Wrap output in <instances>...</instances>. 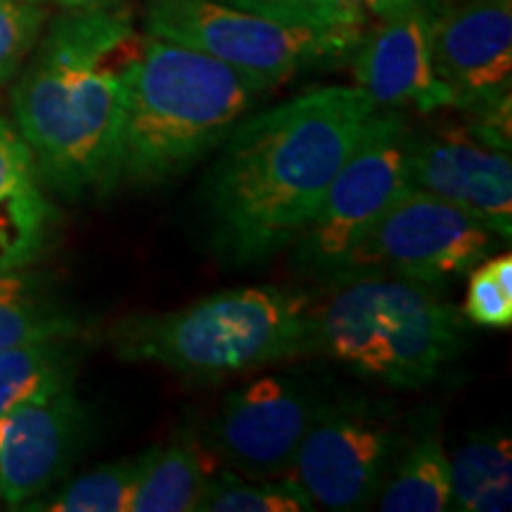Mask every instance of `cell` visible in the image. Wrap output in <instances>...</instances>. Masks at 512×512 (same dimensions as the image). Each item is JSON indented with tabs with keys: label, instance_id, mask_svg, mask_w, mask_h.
<instances>
[{
	"label": "cell",
	"instance_id": "2",
	"mask_svg": "<svg viewBox=\"0 0 512 512\" xmlns=\"http://www.w3.org/2000/svg\"><path fill=\"white\" fill-rule=\"evenodd\" d=\"M145 38L124 5L67 10L15 76V126L43 183L67 197L110 195L128 69Z\"/></svg>",
	"mask_w": 512,
	"mask_h": 512
},
{
	"label": "cell",
	"instance_id": "4",
	"mask_svg": "<svg viewBox=\"0 0 512 512\" xmlns=\"http://www.w3.org/2000/svg\"><path fill=\"white\" fill-rule=\"evenodd\" d=\"M311 304L309 354H325L389 387L432 382L463 351L465 318L432 285L387 273H337Z\"/></svg>",
	"mask_w": 512,
	"mask_h": 512
},
{
	"label": "cell",
	"instance_id": "17",
	"mask_svg": "<svg viewBox=\"0 0 512 512\" xmlns=\"http://www.w3.org/2000/svg\"><path fill=\"white\" fill-rule=\"evenodd\" d=\"M384 512H441L451 508V458L437 430L427 427L396 465L377 496Z\"/></svg>",
	"mask_w": 512,
	"mask_h": 512
},
{
	"label": "cell",
	"instance_id": "21",
	"mask_svg": "<svg viewBox=\"0 0 512 512\" xmlns=\"http://www.w3.org/2000/svg\"><path fill=\"white\" fill-rule=\"evenodd\" d=\"M147 453V451H145ZM145 453L136 458L117 460L86 472L67 484L48 503L34 505L31 510L50 512H131V501L145 465Z\"/></svg>",
	"mask_w": 512,
	"mask_h": 512
},
{
	"label": "cell",
	"instance_id": "13",
	"mask_svg": "<svg viewBox=\"0 0 512 512\" xmlns=\"http://www.w3.org/2000/svg\"><path fill=\"white\" fill-rule=\"evenodd\" d=\"M432 31L434 15L427 3L384 15L380 27L356 48V86L384 110L453 107L451 88L434 72Z\"/></svg>",
	"mask_w": 512,
	"mask_h": 512
},
{
	"label": "cell",
	"instance_id": "26",
	"mask_svg": "<svg viewBox=\"0 0 512 512\" xmlns=\"http://www.w3.org/2000/svg\"><path fill=\"white\" fill-rule=\"evenodd\" d=\"M427 3V0H351V5H356L358 10L366 15V12H377V15H392L403 8H411V5Z\"/></svg>",
	"mask_w": 512,
	"mask_h": 512
},
{
	"label": "cell",
	"instance_id": "18",
	"mask_svg": "<svg viewBox=\"0 0 512 512\" xmlns=\"http://www.w3.org/2000/svg\"><path fill=\"white\" fill-rule=\"evenodd\" d=\"M72 339H41L0 351V415L72 387L76 370Z\"/></svg>",
	"mask_w": 512,
	"mask_h": 512
},
{
	"label": "cell",
	"instance_id": "20",
	"mask_svg": "<svg viewBox=\"0 0 512 512\" xmlns=\"http://www.w3.org/2000/svg\"><path fill=\"white\" fill-rule=\"evenodd\" d=\"M79 323L22 271L0 273V351L41 339L76 337Z\"/></svg>",
	"mask_w": 512,
	"mask_h": 512
},
{
	"label": "cell",
	"instance_id": "14",
	"mask_svg": "<svg viewBox=\"0 0 512 512\" xmlns=\"http://www.w3.org/2000/svg\"><path fill=\"white\" fill-rule=\"evenodd\" d=\"M86 434L74 389L22 403L0 415V496L22 505L62 477Z\"/></svg>",
	"mask_w": 512,
	"mask_h": 512
},
{
	"label": "cell",
	"instance_id": "23",
	"mask_svg": "<svg viewBox=\"0 0 512 512\" xmlns=\"http://www.w3.org/2000/svg\"><path fill=\"white\" fill-rule=\"evenodd\" d=\"M46 22L43 0H0V86L19 74L34 53Z\"/></svg>",
	"mask_w": 512,
	"mask_h": 512
},
{
	"label": "cell",
	"instance_id": "7",
	"mask_svg": "<svg viewBox=\"0 0 512 512\" xmlns=\"http://www.w3.org/2000/svg\"><path fill=\"white\" fill-rule=\"evenodd\" d=\"M411 126L401 112L373 114L347 162L332 178L323 204L297 240V264L313 273H337L358 242L382 219L408 176Z\"/></svg>",
	"mask_w": 512,
	"mask_h": 512
},
{
	"label": "cell",
	"instance_id": "24",
	"mask_svg": "<svg viewBox=\"0 0 512 512\" xmlns=\"http://www.w3.org/2000/svg\"><path fill=\"white\" fill-rule=\"evenodd\" d=\"M235 8L256 12L271 19L290 24H304V27H358L361 29L363 15L351 0H223Z\"/></svg>",
	"mask_w": 512,
	"mask_h": 512
},
{
	"label": "cell",
	"instance_id": "27",
	"mask_svg": "<svg viewBox=\"0 0 512 512\" xmlns=\"http://www.w3.org/2000/svg\"><path fill=\"white\" fill-rule=\"evenodd\" d=\"M64 10H93V8H112V5H121L124 0H53Z\"/></svg>",
	"mask_w": 512,
	"mask_h": 512
},
{
	"label": "cell",
	"instance_id": "1",
	"mask_svg": "<svg viewBox=\"0 0 512 512\" xmlns=\"http://www.w3.org/2000/svg\"><path fill=\"white\" fill-rule=\"evenodd\" d=\"M377 110L358 86H325L242 117L204 178L216 254L264 264L302 238Z\"/></svg>",
	"mask_w": 512,
	"mask_h": 512
},
{
	"label": "cell",
	"instance_id": "5",
	"mask_svg": "<svg viewBox=\"0 0 512 512\" xmlns=\"http://www.w3.org/2000/svg\"><path fill=\"white\" fill-rule=\"evenodd\" d=\"M311 304L309 294L283 287H235L176 311L124 318L110 337L121 361L223 380L309 354Z\"/></svg>",
	"mask_w": 512,
	"mask_h": 512
},
{
	"label": "cell",
	"instance_id": "10",
	"mask_svg": "<svg viewBox=\"0 0 512 512\" xmlns=\"http://www.w3.org/2000/svg\"><path fill=\"white\" fill-rule=\"evenodd\" d=\"M396 437L370 406H325L306 430L292 477L320 508L351 512L377 501Z\"/></svg>",
	"mask_w": 512,
	"mask_h": 512
},
{
	"label": "cell",
	"instance_id": "11",
	"mask_svg": "<svg viewBox=\"0 0 512 512\" xmlns=\"http://www.w3.org/2000/svg\"><path fill=\"white\" fill-rule=\"evenodd\" d=\"M432 57L453 107L482 117L510 105L512 0H463L434 15Z\"/></svg>",
	"mask_w": 512,
	"mask_h": 512
},
{
	"label": "cell",
	"instance_id": "19",
	"mask_svg": "<svg viewBox=\"0 0 512 512\" xmlns=\"http://www.w3.org/2000/svg\"><path fill=\"white\" fill-rule=\"evenodd\" d=\"M512 501V446L505 434L465 444L451 460V508L501 512Z\"/></svg>",
	"mask_w": 512,
	"mask_h": 512
},
{
	"label": "cell",
	"instance_id": "22",
	"mask_svg": "<svg viewBox=\"0 0 512 512\" xmlns=\"http://www.w3.org/2000/svg\"><path fill=\"white\" fill-rule=\"evenodd\" d=\"M316 503L294 479H240L219 472L197 510L209 512H304Z\"/></svg>",
	"mask_w": 512,
	"mask_h": 512
},
{
	"label": "cell",
	"instance_id": "16",
	"mask_svg": "<svg viewBox=\"0 0 512 512\" xmlns=\"http://www.w3.org/2000/svg\"><path fill=\"white\" fill-rule=\"evenodd\" d=\"M207 444L178 434L162 448L145 453L131 512H192L200 508L216 472Z\"/></svg>",
	"mask_w": 512,
	"mask_h": 512
},
{
	"label": "cell",
	"instance_id": "12",
	"mask_svg": "<svg viewBox=\"0 0 512 512\" xmlns=\"http://www.w3.org/2000/svg\"><path fill=\"white\" fill-rule=\"evenodd\" d=\"M408 176L415 188L456 204L494 230L512 235V162L510 152L479 140L465 126H444L413 133L408 143Z\"/></svg>",
	"mask_w": 512,
	"mask_h": 512
},
{
	"label": "cell",
	"instance_id": "3",
	"mask_svg": "<svg viewBox=\"0 0 512 512\" xmlns=\"http://www.w3.org/2000/svg\"><path fill=\"white\" fill-rule=\"evenodd\" d=\"M268 91L216 57L145 36L128 69L112 190L157 188L188 174Z\"/></svg>",
	"mask_w": 512,
	"mask_h": 512
},
{
	"label": "cell",
	"instance_id": "9",
	"mask_svg": "<svg viewBox=\"0 0 512 512\" xmlns=\"http://www.w3.org/2000/svg\"><path fill=\"white\" fill-rule=\"evenodd\" d=\"M316 389L285 375H266L228 394L209 422L216 460L247 479L292 472L304 434L323 411Z\"/></svg>",
	"mask_w": 512,
	"mask_h": 512
},
{
	"label": "cell",
	"instance_id": "6",
	"mask_svg": "<svg viewBox=\"0 0 512 512\" xmlns=\"http://www.w3.org/2000/svg\"><path fill=\"white\" fill-rule=\"evenodd\" d=\"M147 36L181 43L278 86L292 76L354 53L358 27H304L235 8L223 0H150Z\"/></svg>",
	"mask_w": 512,
	"mask_h": 512
},
{
	"label": "cell",
	"instance_id": "8",
	"mask_svg": "<svg viewBox=\"0 0 512 512\" xmlns=\"http://www.w3.org/2000/svg\"><path fill=\"white\" fill-rule=\"evenodd\" d=\"M494 238L475 216L411 185L337 273H387L434 287L482 264Z\"/></svg>",
	"mask_w": 512,
	"mask_h": 512
},
{
	"label": "cell",
	"instance_id": "25",
	"mask_svg": "<svg viewBox=\"0 0 512 512\" xmlns=\"http://www.w3.org/2000/svg\"><path fill=\"white\" fill-rule=\"evenodd\" d=\"M465 318L482 328H510L512 325V294L505 292L491 273L489 264L477 266L467 283Z\"/></svg>",
	"mask_w": 512,
	"mask_h": 512
},
{
	"label": "cell",
	"instance_id": "15",
	"mask_svg": "<svg viewBox=\"0 0 512 512\" xmlns=\"http://www.w3.org/2000/svg\"><path fill=\"white\" fill-rule=\"evenodd\" d=\"M43 188L27 140L0 117V273L22 271L48 249L57 214Z\"/></svg>",
	"mask_w": 512,
	"mask_h": 512
}]
</instances>
